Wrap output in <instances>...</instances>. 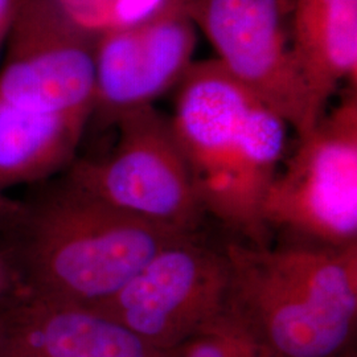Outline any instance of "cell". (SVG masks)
Wrapping results in <instances>:
<instances>
[{"label":"cell","mask_w":357,"mask_h":357,"mask_svg":"<svg viewBox=\"0 0 357 357\" xmlns=\"http://www.w3.org/2000/svg\"><path fill=\"white\" fill-rule=\"evenodd\" d=\"M4 330H6V321H4L3 311H1V308H0V345H1L3 337H4Z\"/></svg>","instance_id":"cell-18"},{"label":"cell","mask_w":357,"mask_h":357,"mask_svg":"<svg viewBox=\"0 0 357 357\" xmlns=\"http://www.w3.org/2000/svg\"><path fill=\"white\" fill-rule=\"evenodd\" d=\"M88 115L56 114L0 100V192L59 176L76 160Z\"/></svg>","instance_id":"cell-12"},{"label":"cell","mask_w":357,"mask_h":357,"mask_svg":"<svg viewBox=\"0 0 357 357\" xmlns=\"http://www.w3.org/2000/svg\"><path fill=\"white\" fill-rule=\"evenodd\" d=\"M228 314L274 357H345L357 324V245L224 246Z\"/></svg>","instance_id":"cell-3"},{"label":"cell","mask_w":357,"mask_h":357,"mask_svg":"<svg viewBox=\"0 0 357 357\" xmlns=\"http://www.w3.org/2000/svg\"><path fill=\"white\" fill-rule=\"evenodd\" d=\"M20 294L19 282L11 264L0 250V306H4Z\"/></svg>","instance_id":"cell-15"},{"label":"cell","mask_w":357,"mask_h":357,"mask_svg":"<svg viewBox=\"0 0 357 357\" xmlns=\"http://www.w3.org/2000/svg\"><path fill=\"white\" fill-rule=\"evenodd\" d=\"M264 222L283 243L357 245V94L298 137L264 203Z\"/></svg>","instance_id":"cell-4"},{"label":"cell","mask_w":357,"mask_h":357,"mask_svg":"<svg viewBox=\"0 0 357 357\" xmlns=\"http://www.w3.org/2000/svg\"><path fill=\"white\" fill-rule=\"evenodd\" d=\"M29 188L0 231L20 294L96 308L159 252L195 234L122 211L65 175Z\"/></svg>","instance_id":"cell-1"},{"label":"cell","mask_w":357,"mask_h":357,"mask_svg":"<svg viewBox=\"0 0 357 357\" xmlns=\"http://www.w3.org/2000/svg\"><path fill=\"white\" fill-rule=\"evenodd\" d=\"M345 357H356V355H355V352H354V354H349V355H347Z\"/></svg>","instance_id":"cell-19"},{"label":"cell","mask_w":357,"mask_h":357,"mask_svg":"<svg viewBox=\"0 0 357 357\" xmlns=\"http://www.w3.org/2000/svg\"><path fill=\"white\" fill-rule=\"evenodd\" d=\"M175 357H274L228 311L175 349Z\"/></svg>","instance_id":"cell-13"},{"label":"cell","mask_w":357,"mask_h":357,"mask_svg":"<svg viewBox=\"0 0 357 357\" xmlns=\"http://www.w3.org/2000/svg\"><path fill=\"white\" fill-rule=\"evenodd\" d=\"M290 38L301 76L315 105L342 82H357V0H290Z\"/></svg>","instance_id":"cell-11"},{"label":"cell","mask_w":357,"mask_h":357,"mask_svg":"<svg viewBox=\"0 0 357 357\" xmlns=\"http://www.w3.org/2000/svg\"><path fill=\"white\" fill-rule=\"evenodd\" d=\"M193 23L220 65L293 128H314L323 112L301 76L290 38V0H187Z\"/></svg>","instance_id":"cell-6"},{"label":"cell","mask_w":357,"mask_h":357,"mask_svg":"<svg viewBox=\"0 0 357 357\" xmlns=\"http://www.w3.org/2000/svg\"><path fill=\"white\" fill-rule=\"evenodd\" d=\"M230 268L216 250L187 236L159 252L113 298L93 310L160 351H175L228 310Z\"/></svg>","instance_id":"cell-7"},{"label":"cell","mask_w":357,"mask_h":357,"mask_svg":"<svg viewBox=\"0 0 357 357\" xmlns=\"http://www.w3.org/2000/svg\"><path fill=\"white\" fill-rule=\"evenodd\" d=\"M0 73V100L56 114L93 118L97 36L57 0H17Z\"/></svg>","instance_id":"cell-8"},{"label":"cell","mask_w":357,"mask_h":357,"mask_svg":"<svg viewBox=\"0 0 357 357\" xmlns=\"http://www.w3.org/2000/svg\"><path fill=\"white\" fill-rule=\"evenodd\" d=\"M0 308V357H175L88 307L19 294Z\"/></svg>","instance_id":"cell-10"},{"label":"cell","mask_w":357,"mask_h":357,"mask_svg":"<svg viewBox=\"0 0 357 357\" xmlns=\"http://www.w3.org/2000/svg\"><path fill=\"white\" fill-rule=\"evenodd\" d=\"M19 208V200L10 197L7 193L0 192V231L4 229Z\"/></svg>","instance_id":"cell-17"},{"label":"cell","mask_w":357,"mask_h":357,"mask_svg":"<svg viewBox=\"0 0 357 357\" xmlns=\"http://www.w3.org/2000/svg\"><path fill=\"white\" fill-rule=\"evenodd\" d=\"M17 0H0V41L7 38L16 13Z\"/></svg>","instance_id":"cell-16"},{"label":"cell","mask_w":357,"mask_h":357,"mask_svg":"<svg viewBox=\"0 0 357 357\" xmlns=\"http://www.w3.org/2000/svg\"><path fill=\"white\" fill-rule=\"evenodd\" d=\"M101 158L75 160L65 176L106 203L174 229L195 233L204 215L169 118L153 105L122 115Z\"/></svg>","instance_id":"cell-5"},{"label":"cell","mask_w":357,"mask_h":357,"mask_svg":"<svg viewBox=\"0 0 357 357\" xmlns=\"http://www.w3.org/2000/svg\"><path fill=\"white\" fill-rule=\"evenodd\" d=\"M196 29L187 0H163L139 20L98 35L93 118L114 125L178 86L193 65Z\"/></svg>","instance_id":"cell-9"},{"label":"cell","mask_w":357,"mask_h":357,"mask_svg":"<svg viewBox=\"0 0 357 357\" xmlns=\"http://www.w3.org/2000/svg\"><path fill=\"white\" fill-rule=\"evenodd\" d=\"M169 123L204 215L243 243L270 245L262 211L286 158L287 123L216 59L181 78Z\"/></svg>","instance_id":"cell-2"},{"label":"cell","mask_w":357,"mask_h":357,"mask_svg":"<svg viewBox=\"0 0 357 357\" xmlns=\"http://www.w3.org/2000/svg\"><path fill=\"white\" fill-rule=\"evenodd\" d=\"M81 28L98 36L128 26L155 10L163 0H57Z\"/></svg>","instance_id":"cell-14"}]
</instances>
